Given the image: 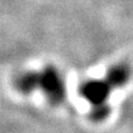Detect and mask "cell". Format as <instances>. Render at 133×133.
Listing matches in <instances>:
<instances>
[{"label":"cell","mask_w":133,"mask_h":133,"mask_svg":"<svg viewBox=\"0 0 133 133\" xmlns=\"http://www.w3.org/2000/svg\"><path fill=\"white\" fill-rule=\"evenodd\" d=\"M37 90H41L51 105H60L65 99V84L61 74L53 65L37 71Z\"/></svg>","instance_id":"obj_1"},{"label":"cell","mask_w":133,"mask_h":133,"mask_svg":"<svg viewBox=\"0 0 133 133\" xmlns=\"http://www.w3.org/2000/svg\"><path fill=\"white\" fill-rule=\"evenodd\" d=\"M112 91L113 88L106 81V78L88 79L78 88V94L81 95V97L91 104V106L106 104V101Z\"/></svg>","instance_id":"obj_2"},{"label":"cell","mask_w":133,"mask_h":133,"mask_svg":"<svg viewBox=\"0 0 133 133\" xmlns=\"http://www.w3.org/2000/svg\"><path fill=\"white\" fill-rule=\"evenodd\" d=\"M130 77H131V69L125 63H118V64L112 65L105 75L106 81L111 84L113 90L127 84Z\"/></svg>","instance_id":"obj_3"},{"label":"cell","mask_w":133,"mask_h":133,"mask_svg":"<svg viewBox=\"0 0 133 133\" xmlns=\"http://www.w3.org/2000/svg\"><path fill=\"white\" fill-rule=\"evenodd\" d=\"M15 89L23 95H29L37 90V71L22 72L14 79Z\"/></svg>","instance_id":"obj_4"},{"label":"cell","mask_w":133,"mask_h":133,"mask_svg":"<svg viewBox=\"0 0 133 133\" xmlns=\"http://www.w3.org/2000/svg\"><path fill=\"white\" fill-rule=\"evenodd\" d=\"M110 113V106L106 104H102V105L91 106V111H90V118L94 122H102L104 120Z\"/></svg>","instance_id":"obj_5"}]
</instances>
